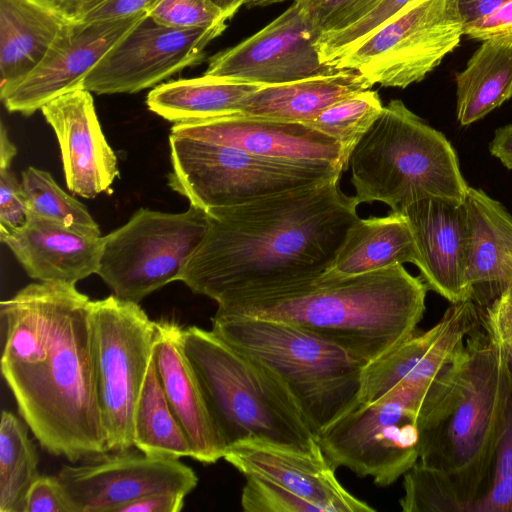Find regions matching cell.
Segmentation results:
<instances>
[{"instance_id":"cell-1","label":"cell","mask_w":512,"mask_h":512,"mask_svg":"<svg viewBox=\"0 0 512 512\" xmlns=\"http://www.w3.org/2000/svg\"><path fill=\"white\" fill-rule=\"evenodd\" d=\"M90 305L62 282L29 284L0 304L3 378L41 447L72 463L109 451Z\"/></svg>"},{"instance_id":"cell-4","label":"cell","mask_w":512,"mask_h":512,"mask_svg":"<svg viewBox=\"0 0 512 512\" xmlns=\"http://www.w3.org/2000/svg\"><path fill=\"white\" fill-rule=\"evenodd\" d=\"M511 394L507 355L479 324L466 337L449 389L419 422L418 462L443 475L460 512L485 492Z\"/></svg>"},{"instance_id":"cell-2","label":"cell","mask_w":512,"mask_h":512,"mask_svg":"<svg viewBox=\"0 0 512 512\" xmlns=\"http://www.w3.org/2000/svg\"><path fill=\"white\" fill-rule=\"evenodd\" d=\"M339 180L206 211L204 237L180 281L217 303L323 274L359 218Z\"/></svg>"},{"instance_id":"cell-8","label":"cell","mask_w":512,"mask_h":512,"mask_svg":"<svg viewBox=\"0 0 512 512\" xmlns=\"http://www.w3.org/2000/svg\"><path fill=\"white\" fill-rule=\"evenodd\" d=\"M170 188L205 212L245 204L291 189L340 180L328 162L258 156L216 142L170 133Z\"/></svg>"},{"instance_id":"cell-31","label":"cell","mask_w":512,"mask_h":512,"mask_svg":"<svg viewBox=\"0 0 512 512\" xmlns=\"http://www.w3.org/2000/svg\"><path fill=\"white\" fill-rule=\"evenodd\" d=\"M27 424L8 410L0 422V512H23L25 497L39 477V456Z\"/></svg>"},{"instance_id":"cell-41","label":"cell","mask_w":512,"mask_h":512,"mask_svg":"<svg viewBox=\"0 0 512 512\" xmlns=\"http://www.w3.org/2000/svg\"><path fill=\"white\" fill-rule=\"evenodd\" d=\"M30 217L27 200L10 167L0 168V239L23 228Z\"/></svg>"},{"instance_id":"cell-39","label":"cell","mask_w":512,"mask_h":512,"mask_svg":"<svg viewBox=\"0 0 512 512\" xmlns=\"http://www.w3.org/2000/svg\"><path fill=\"white\" fill-rule=\"evenodd\" d=\"M149 15L172 28H206L226 24L227 19L211 0H160Z\"/></svg>"},{"instance_id":"cell-9","label":"cell","mask_w":512,"mask_h":512,"mask_svg":"<svg viewBox=\"0 0 512 512\" xmlns=\"http://www.w3.org/2000/svg\"><path fill=\"white\" fill-rule=\"evenodd\" d=\"M443 387L399 385L379 399L359 403L317 436L335 467L371 477L379 487L393 484L419 459V418Z\"/></svg>"},{"instance_id":"cell-20","label":"cell","mask_w":512,"mask_h":512,"mask_svg":"<svg viewBox=\"0 0 512 512\" xmlns=\"http://www.w3.org/2000/svg\"><path fill=\"white\" fill-rule=\"evenodd\" d=\"M57 137L67 187L83 198L110 189L117 158L101 129L91 92L75 89L41 108Z\"/></svg>"},{"instance_id":"cell-38","label":"cell","mask_w":512,"mask_h":512,"mask_svg":"<svg viewBox=\"0 0 512 512\" xmlns=\"http://www.w3.org/2000/svg\"><path fill=\"white\" fill-rule=\"evenodd\" d=\"M245 478L241 505L246 512H324L319 505L278 484L254 476Z\"/></svg>"},{"instance_id":"cell-46","label":"cell","mask_w":512,"mask_h":512,"mask_svg":"<svg viewBox=\"0 0 512 512\" xmlns=\"http://www.w3.org/2000/svg\"><path fill=\"white\" fill-rule=\"evenodd\" d=\"M489 151L504 167L512 170V123L495 131L489 144Z\"/></svg>"},{"instance_id":"cell-17","label":"cell","mask_w":512,"mask_h":512,"mask_svg":"<svg viewBox=\"0 0 512 512\" xmlns=\"http://www.w3.org/2000/svg\"><path fill=\"white\" fill-rule=\"evenodd\" d=\"M148 14L96 22L71 21L41 64L0 96L5 108L30 116L56 97L82 88L89 72Z\"/></svg>"},{"instance_id":"cell-6","label":"cell","mask_w":512,"mask_h":512,"mask_svg":"<svg viewBox=\"0 0 512 512\" xmlns=\"http://www.w3.org/2000/svg\"><path fill=\"white\" fill-rule=\"evenodd\" d=\"M357 204L381 202L400 211L428 197L464 201L469 185L445 135L391 100L348 161Z\"/></svg>"},{"instance_id":"cell-23","label":"cell","mask_w":512,"mask_h":512,"mask_svg":"<svg viewBox=\"0 0 512 512\" xmlns=\"http://www.w3.org/2000/svg\"><path fill=\"white\" fill-rule=\"evenodd\" d=\"M155 322L152 358L167 401L189 440L192 458L213 464L223 458L226 446L184 352V327L175 320Z\"/></svg>"},{"instance_id":"cell-22","label":"cell","mask_w":512,"mask_h":512,"mask_svg":"<svg viewBox=\"0 0 512 512\" xmlns=\"http://www.w3.org/2000/svg\"><path fill=\"white\" fill-rule=\"evenodd\" d=\"M1 242L32 279L75 285L97 273L103 236L30 214L23 228Z\"/></svg>"},{"instance_id":"cell-13","label":"cell","mask_w":512,"mask_h":512,"mask_svg":"<svg viewBox=\"0 0 512 512\" xmlns=\"http://www.w3.org/2000/svg\"><path fill=\"white\" fill-rule=\"evenodd\" d=\"M55 477L70 512H118L155 493L187 495L198 483L193 469L179 459L151 457L133 447L63 464Z\"/></svg>"},{"instance_id":"cell-26","label":"cell","mask_w":512,"mask_h":512,"mask_svg":"<svg viewBox=\"0 0 512 512\" xmlns=\"http://www.w3.org/2000/svg\"><path fill=\"white\" fill-rule=\"evenodd\" d=\"M355 70L300 81L262 86L242 100L238 113L272 120L307 123L332 104L370 89Z\"/></svg>"},{"instance_id":"cell-45","label":"cell","mask_w":512,"mask_h":512,"mask_svg":"<svg viewBox=\"0 0 512 512\" xmlns=\"http://www.w3.org/2000/svg\"><path fill=\"white\" fill-rule=\"evenodd\" d=\"M186 496L182 493H155L124 505L118 512H179L184 507Z\"/></svg>"},{"instance_id":"cell-21","label":"cell","mask_w":512,"mask_h":512,"mask_svg":"<svg viewBox=\"0 0 512 512\" xmlns=\"http://www.w3.org/2000/svg\"><path fill=\"white\" fill-rule=\"evenodd\" d=\"M171 133L231 146L262 157L341 164L347 162L340 144L305 123L240 113L195 122L176 123Z\"/></svg>"},{"instance_id":"cell-14","label":"cell","mask_w":512,"mask_h":512,"mask_svg":"<svg viewBox=\"0 0 512 512\" xmlns=\"http://www.w3.org/2000/svg\"><path fill=\"white\" fill-rule=\"evenodd\" d=\"M226 24L172 28L149 14L139 21L85 77L82 88L96 94L136 93L205 59L206 46Z\"/></svg>"},{"instance_id":"cell-48","label":"cell","mask_w":512,"mask_h":512,"mask_svg":"<svg viewBox=\"0 0 512 512\" xmlns=\"http://www.w3.org/2000/svg\"><path fill=\"white\" fill-rule=\"evenodd\" d=\"M17 154L16 146L10 141L7 129L1 123L0 130V168L10 167L13 158Z\"/></svg>"},{"instance_id":"cell-50","label":"cell","mask_w":512,"mask_h":512,"mask_svg":"<svg viewBox=\"0 0 512 512\" xmlns=\"http://www.w3.org/2000/svg\"><path fill=\"white\" fill-rule=\"evenodd\" d=\"M511 376H512V373H511Z\"/></svg>"},{"instance_id":"cell-28","label":"cell","mask_w":512,"mask_h":512,"mask_svg":"<svg viewBox=\"0 0 512 512\" xmlns=\"http://www.w3.org/2000/svg\"><path fill=\"white\" fill-rule=\"evenodd\" d=\"M263 85L203 75L160 84L147 96L150 111L176 123L238 113L243 99Z\"/></svg>"},{"instance_id":"cell-35","label":"cell","mask_w":512,"mask_h":512,"mask_svg":"<svg viewBox=\"0 0 512 512\" xmlns=\"http://www.w3.org/2000/svg\"><path fill=\"white\" fill-rule=\"evenodd\" d=\"M404 512H460L458 501L442 474L417 461L404 474Z\"/></svg>"},{"instance_id":"cell-42","label":"cell","mask_w":512,"mask_h":512,"mask_svg":"<svg viewBox=\"0 0 512 512\" xmlns=\"http://www.w3.org/2000/svg\"><path fill=\"white\" fill-rule=\"evenodd\" d=\"M480 324L503 347L512 373V285L488 306L480 307Z\"/></svg>"},{"instance_id":"cell-7","label":"cell","mask_w":512,"mask_h":512,"mask_svg":"<svg viewBox=\"0 0 512 512\" xmlns=\"http://www.w3.org/2000/svg\"><path fill=\"white\" fill-rule=\"evenodd\" d=\"M272 370L318 434L359 402L364 365L343 348L296 325L215 313L212 329Z\"/></svg>"},{"instance_id":"cell-18","label":"cell","mask_w":512,"mask_h":512,"mask_svg":"<svg viewBox=\"0 0 512 512\" xmlns=\"http://www.w3.org/2000/svg\"><path fill=\"white\" fill-rule=\"evenodd\" d=\"M396 212H401L410 226L417 268L428 290L451 304L471 299L467 282L471 226L465 200L428 197Z\"/></svg>"},{"instance_id":"cell-3","label":"cell","mask_w":512,"mask_h":512,"mask_svg":"<svg viewBox=\"0 0 512 512\" xmlns=\"http://www.w3.org/2000/svg\"><path fill=\"white\" fill-rule=\"evenodd\" d=\"M427 286L403 265L240 292L215 313L287 322L343 348L364 366L413 335Z\"/></svg>"},{"instance_id":"cell-29","label":"cell","mask_w":512,"mask_h":512,"mask_svg":"<svg viewBox=\"0 0 512 512\" xmlns=\"http://www.w3.org/2000/svg\"><path fill=\"white\" fill-rule=\"evenodd\" d=\"M456 116L469 126L512 98V42L486 40L455 75Z\"/></svg>"},{"instance_id":"cell-36","label":"cell","mask_w":512,"mask_h":512,"mask_svg":"<svg viewBox=\"0 0 512 512\" xmlns=\"http://www.w3.org/2000/svg\"><path fill=\"white\" fill-rule=\"evenodd\" d=\"M454 1L468 38L512 42V0Z\"/></svg>"},{"instance_id":"cell-10","label":"cell","mask_w":512,"mask_h":512,"mask_svg":"<svg viewBox=\"0 0 512 512\" xmlns=\"http://www.w3.org/2000/svg\"><path fill=\"white\" fill-rule=\"evenodd\" d=\"M207 213L193 205L181 213L141 208L103 236L97 275L114 295L139 303L173 281L202 241Z\"/></svg>"},{"instance_id":"cell-16","label":"cell","mask_w":512,"mask_h":512,"mask_svg":"<svg viewBox=\"0 0 512 512\" xmlns=\"http://www.w3.org/2000/svg\"><path fill=\"white\" fill-rule=\"evenodd\" d=\"M479 324L480 307L473 300L453 303L432 328L416 331L363 367L358 402L375 401L399 385H437L451 373L466 337Z\"/></svg>"},{"instance_id":"cell-11","label":"cell","mask_w":512,"mask_h":512,"mask_svg":"<svg viewBox=\"0 0 512 512\" xmlns=\"http://www.w3.org/2000/svg\"><path fill=\"white\" fill-rule=\"evenodd\" d=\"M97 392L109 450L134 447L133 419L152 360L156 322L138 303L91 300Z\"/></svg>"},{"instance_id":"cell-12","label":"cell","mask_w":512,"mask_h":512,"mask_svg":"<svg viewBox=\"0 0 512 512\" xmlns=\"http://www.w3.org/2000/svg\"><path fill=\"white\" fill-rule=\"evenodd\" d=\"M463 35L454 0H413L334 66L357 71L372 86L404 89L438 67Z\"/></svg>"},{"instance_id":"cell-49","label":"cell","mask_w":512,"mask_h":512,"mask_svg":"<svg viewBox=\"0 0 512 512\" xmlns=\"http://www.w3.org/2000/svg\"><path fill=\"white\" fill-rule=\"evenodd\" d=\"M227 20L231 19L238 9L245 3V0H211Z\"/></svg>"},{"instance_id":"cell-34","label":"cell","mask_w":512,"mask_h":512,"mask_svg":"<svg viewBox=\"0 0 512 512\" xmlns=\"http://www.w3.org/2000/svg\"><path fill=\"white\" fill-rule=\"evenodd\" d=\"M411 1L413 0H380L368 13L350 26L321 34L315 42L321 62L334 66L337 60L358 46Z\"/></svg>"},{"instance_id":"cell-15","label":"cell","mask_w":512,"mask_h":512,"mask_svg":"<svg viewBox=\"0 0 512 512\" xmlns=\"http://www.w3.org/2000/svg\"><path fill=\"white\" fill-rule=\"evenodd\" d=\"M318 37L304 8L292 2L260 31L212 56L204 75L268 86L340 72L321 62Z\"/></svg>"},{"instance_id":"cell-30","label":"cell","mask_w":512,"mask_h":512,"mask_svg":"<svg viewBox=\"0 0 512 512\" xmlns=\"http://www.w3.org/2000/svg\"><path fill=\"white\" fill-rule=\"evenodd\" d=\"M133 440L135 448L151 457L180 459L193 455L167 401L153 358L134 412Z\"/></svg>"},{"instance_id":"cell-47","label":"cell","mask_w":512,"mask_h":512,"mask_svg":"<svg viewBox=\"0 0 512 512\" xmlns=\"http://www.w3.org/2000/svg\"><path fill=\"white\" fill-rule=\"evenodd\" d=\"M65 18L81 22L85 16L106 0H47Z\"/></svg>"},{"instance_id":"cell-19","label":"cell","mask_w":512,"mask_h":512,"mask_svg":"<svg viewBox=\"0 0 512 512\" xmlns=\"http://www.w3.org/2000/svg\"><path fill=\"white\" fill-rule=\"evenodd\" d=\"M223 458L245 477L278 484L319 505L324 512H374L368 503L349 493L338 481L336 468L322 449L306 451L260 439L228 446Z\"/></svg>"},{"instance_id":"cell-44","label":"cell","mask_w":512,"mask_h":512,"mask_svg":"<svg viewBox=\"0 0 512 512\" xmlns=\"http://www.w3.org/2000/svg\"><path fill=\"white\" fill-rule=\"evenodd\" d=\"M160 0H106L88 13L81 22H96L150 13Z\"/></svg>"},{"instance_id":"cell-32","label":"cell","mask_w":512,"mask_h":512,"mask_svg":"<svg viewBox=\"0 0 512 512\" xmlns=\"http://www.w3.org/2000/svg\"><path fill=\"white\" fill-rule=\"evenodd\" d=\"M383 107L378 92L367 89L332 104L305 124L336 140L348 167L351 152L380 116Z\"/></svg>"},{"instance_id":"cell-5","label":"cell","mask_w":512,"mask_h":512,"mask_svg":"<svg viewBox=\"0 0 512 512\" xmlns=\"http://www.w3.org/2000/svg\"><path fill=\"white\" fill-rule=\"evenodd\" d=\"M183 348L226 448L247 439L321 448L289 389L264 364L197 326L183 328Z\"/></svg>"},{"instance_id":"cell-25","label":"cell","mask_w":512,"mask_h":512,"mask_svg":"<svg viewBox=\"0 0 512 512\" xmlns=\"http://www.w3.org/2000/svg\"><path fill=\"white\" fill-rule=\"evenodd\" d=\"M70 22L47 0H0V96L41 64Z\"/></svg>"},{"instance_id":"cell-33","label":"cell","mask_w":512,"mask_h":512,"mask_svg":"<svg viewBox=\"0 0 512 512\" xmlns=\"http://www.w3.org/2000/svg\"><path fill=\"white\" fill-rule=\"evenodd\" d=\"M21 186L30 214L49 218L64 225L100 231L87 208L68 195L47 171L28 167L22 172Z\"/></svg>"},{"instance_id":"cell-37","label":"cell","mask_w":512,"mask_h":512,"mask_svg":"<svg viewBox=\"0 0 512 512\" xmlns=\"http://www.w3.org/2000/svg\"><path fill=\"white\" fill-rule=\"evenodd\" d=\"M470 512H512V394L487 487Z\"/></svg>"},{"instance_id":"cell-43","label":"cell","mask_w":512,"mask_h":512,"mask_svg":"<svg viewBox=\"0 0 512 512\" xmlns=\"http://www.w3.org/2000/svg\"><path fill=\"white\" fill-rule=\"evenodd\" d=\"M23 512H70L55 476L39 475L27 491Z\"/></svg>"},{"instance_id":"cell-40","label":"cell","mask_w":512,"mask_h":512,"mask_svg":"<svg viewBox=\"0 0 512 512\" xmlns=\"http://www.w3.org/2000/svg\"><path fill=\"white\" fill-rule=\"evenodd\" d=\"M380 0H293L307 13L320 36L344 29L361 19Z\"/></svg>"},{"instance_id":"cell-27","label":"cell","mask_w":512,"mask_h":512,"mask_svg":"<svg viewBox=\"0 0 512 512\" xmlns=\"http://www.w3.org/2000/svg\"><path fill=\"white\" fill-rule=\"evenodd\" d=\"M405 263L417 266L416 244L405 216L391 211L382 217H359L323 275L354 276Z\"/></svg>"},{"instance_id":"cell-24","label":"cell","mask_w":512,"mask_h":512,"mask_svg":"<svg viewBox=\"0 0 512 512\" xmlns=\"http://www.w3.org/2000/svg\"><path fill=\"white\" fill-rule=\"evenodd\" d=\"M471 226L467 282L471 300L484 308L512 285V216L483 190L468 187Z\"/></svg>"}]
</instances>
